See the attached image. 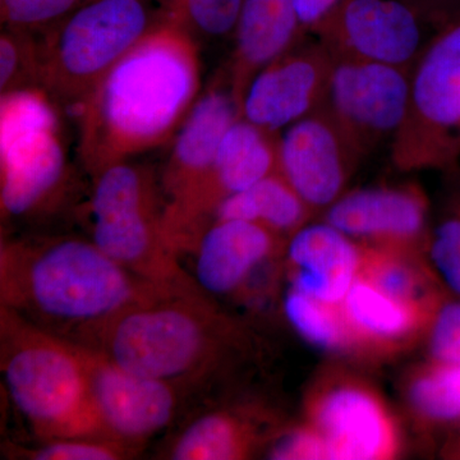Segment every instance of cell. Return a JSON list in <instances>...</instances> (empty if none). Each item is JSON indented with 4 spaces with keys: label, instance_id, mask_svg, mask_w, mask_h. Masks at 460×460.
I'll list each match as a JSON object with an SVG mask.
<instances>
[{
    "label": "cell",
    "instance_id": "obj_27",
    "mask_svg": "<svg viewBox=\"0 0 460 460\" xmlns=\"http://www.w3.org/2000/svg\"><path fill=\"white\" fill-rule=\"evenodd\" d=\"M8 454L29 460H124L135 458L138 449L109 438H66L44 440L36 447L11 445Z\"/></svg>",
    "mask_w": 460,
    "mask_h": 460
},
{
    "label": "cell",
    "instance_id": "obj_16",
    "mask_svg": "<svg viewBox=\"0 0 460 460\" xmlns=\"http://www.w3.org/2000/svg\"><path fill=\"white\" fill-rule=\"evenodd\" d=\"M229 84H214L199 96L180 132L160 178L165 206L189 196L210 172L226 133L241 118Z\"/></svg>",
    "mask_w": 460,
    "mask_h": 460
},
{
    "label": "cell",
    "instance_id": "obj_25",
    "mask_svg": "<svg viewBox=\"0 0 460 460\" xmlns=\"http://www.w3.org/2000/svg\"><path fill=\"white\" fill-rule=\"evenodd\" d=\"M337 305L323 304L292 289L286 299V314L293 328L314 345L337 349L353 341Z\"/></svg>",
    "mask_w": 460,
    "mask_h": 460
},
{
    "label": "cell",
    "instance_id": "obj_7",
    "mask_svg": "<svg viewBox=\"0 0 460 460\" xmlns=\"http://www.w3.org/2000/svg\"><path fill=\"white\" fill-rule=\"evenodd\" d=\"M66 153L56 104L27 87L0 100V210L3 222L45 213L68 184Z\"/></svg>",
    "mask_w": 460,
    "mask_h": 460
},
{
    "label": "cell",
    "instance_id": "obj_30",
    "mask_svg": "<svg viewBox=\"0 0 460 460\" xmlns=\"http://www.w3.org/2000/svg\"><path fill=\"white\" fill-rule=\"evenodd\" d=\"M91 0H0L2 21L8 29L31 30L53 26Z\"/></svg>",
    "mask_w": 460,
    "mask_h": 460
},
{
    "label": "cell",
    "instance_id": "obj_22",
    "mask_svg": "<svg viewBox=\"0 0 460 460\" xmlns=\"http://www.w3.org/2000/svg\"><path fill=\"white\" fill-rule=\"evenodd\" d=\"M310 213V206L278 171L226 199L215 213V220H247L283 235L295 234Z\"/></svg>",
    "mask_w": 460,
    "mask_h": 460
},
{
    "label": "cell",
    "instance_id": "obj_14",
    "mask_svg": "<svg viewBox=\"0 0 460 460\" xmlns=\"http://www.w3.org/2000/svg\"><path fill=\"white\" fill-rule=\"evenodd\" d=\"M361 154L323 107L288 127L279 136V172L313 208L332 206Z\"/></svg>",
    "mask_w": 460,
    "mask_h": 460
},
{
    "label": "cell",
    "instance_id": "obj_20",
    "mask_svg": "<svg viewBox=\"0 0 460 460\" xmlns=\"http://www.w3.org/2000/svg\"><path fill=\"white\" fill-rule=\"evenodd\" d=\"M228 84L239 109L261 69L302 40L293 0H243L235 25Z\"/></svg>",
    "mask_w": 460,
    "mask_h": 460
},
{
    "label": "cell",
    "instance_id": "obj_31",
    "mask_svg": "<svg viewBox=\"0 0 460 460\" xmlns=\"http://www.w3.org/2000/svg\"><path fill=\"white\" fill-rule=\"evenodd\" d=\"M431 257L450 289L460 295V208L435 230Z\"/></svg>",
    "mask_w": 460,
    "mask_h": 460
},
{
    "label": "cell",
    "instance_id": "obj_5",
    "mask_svg": "<svg viewBox=\"0 0 460 460\" xmlns=\"http://www.w3.org/2000/svg\"><path fill=\"white\" fill-rule=\"evenodd\" d=\"M89 204L93 243L127 270L151 283L199 292L163 230L164 195L153 169L119 163L93 178ZM204 292V290H202Z\"/></svg>",
    "mask_w": 460,
    "mask_h": 460
},
{
    "label": "cell",
    "instance_id": "obj_13",
    "mask_svg": "<svg viewBox=\"0 0 460 460\" xmlns=\"http://www.w3.org/2000/svg\"><path fill=\"white\" fill-rule=\"evenodd\" d=\"M334 58L317 39L296 42L253 78L242 104V117L279 133L325 102Z\"/></svg>",
    "mask_w": 460,
    "mask_h": 460
},
{
    "label": "cell",
    "instance_id": "obj_34",
    "mask_svg": "<svg viewBox=\"0 0 460 460\" xmlns=\"http://www.w3.org/2000/svg\"><path fill=\"white\" fill-rule=\"evenodd\" d=\"M304 35L316 33L337 9L341 0H293Z\"/></svg>",
    "mask_w": 460,
    "mask_h": 460
},
{
    "label": "cell",
    "instance_id": "obj_19",
    "mask_svg": "<svg viewBox=\"0 0 460 460\" xmlns=\"http://www.w3.org/2000/svg\"><path fill=\"white\" fill-rule=\"evenodd\" d=\"M363 251L330 224L296 230L288 248L292 289L323 304L339 305L358 278Z\"/></svg>",
    "mask_w": 460,
    "mask_h": 460
},
{
    "label": "cell",
    "instance_id": "obj_26",
    "mask_svg": "<svg viewBox=\"0 0 460 460\" xmlns=\"http://www.w3.org/2000/svg\"><path fill=\"white\" fill-rule=\"evenodd\" d=\"M410 398L416 410L428 419H460V365L436 363L414 378Z\"/></svg>",
    "mask_w": 460,
    "mask_h": 460
},
{
    "label": "cell",
    "instance_id": "obj_21",
    "mask_svg": "<svg viewBox=\"0 0 460 460\" xmlns=\"http://www.w3.org/2000/svg\"><path fill=\"white\" fill-rule=\"evenodd\" d=\"M341 316L354 339L394 343L416 332L425 321V311L390 298L368 281L357 278L343 302Z\"/></svg>",
    "mask_w": 460,
    "mask_h": 460
},
{
    "label": "cell",
    "instance_id": "obj_18",
    "mask_svg": "<svg viewBox=\"0 0 460 460\" xmlns=\"http://www.w3.org/2000/svg\"><path fill=\"white\" fill-rule=\"evenodd\" d=\"M280 234L247 220H215L193 248L195 280L208 295L226 296L243 286L270 259Z\"/></svg>",
    "mask_w": 460,
    "mask_h": 460
},
{
    "label": "cell",
    "instance_id": "obj_32",
    "mask_svg": "<svg viewBox=\"0 0 460 460\" xmlns=\"http://www.w3.org/2000/svg\"><path fill=\"white\" fill-rule=\"evenodd\" d=\"M436 363L460 365V304H447L436 314L431 335Z\"/></svg>",
    "mask_w": 460,
    "mask_h": 460
},
{
    "label": "cell",
    "instance_id": "obj_1",
    "mask_svg": "<svg viewBox=\"0 0 460 460\" xmlns=\"http://www.w3.org/2000/svg\"><path fill=\"white\" fill-rule=\"evenodd\" d=\"M199 87L201 63L192 33L165 18L75 111L78 157L90 177L174 137L198 102Z\"/></svg>",
    "mask_w": 460,
    "mask_h": 460
},
{
    "label": "cell",
    "instance_id": "obj_9",
    "mask_svg": "<svg viewBox=\"0 0 460 460\" xmlns=\"http://www.w3.org/2000/svg\"><path fill=\"white\" fill-rule=\"evenodd\" d=\"M278 171L279 133L238 118L224 136L214 165L201 183L178 204L164 206L166 241L180 256L192 252L226 199Z\"/></svg>",
    "mask_w": 460,
    "mask_h": 460
},
{
    "label": "cell",
    "instance_id": "obj_23",
    "mask_svg": "<svg viewBox=\"0 0 460 460\" xmlns=\"http://www.w3.org/2000/svg\"><path fill=\"white\" fill-rule=\"evenodd\" d=\"M259 435L248 420L213 411L193 420L175 438L168 452L174 460L244 459L255 450Z\"/></svg>",
    "mask_w": 460,
    "mask_h": 460
},
{
    "label": "cell",
    "instance_id": "obj_33",
    "mask_svg": "<svg viewBox=\"0 0 460 460\" xmlns=\"http://www.w3.org/2000/svg\"><path fill=\"white\" fill-rule=\"evenodd\" d=\"M272 459H329L328 447L319 432L314 429H298L283 436L272 447Z\"/></svg>",
    "mask_w": 460,
    "mask_h": 460
},
{
    "label": "cell",
    "instance_id": "obj_28",
    "mask_svg": "<svg viewBox=\"0 0 460 460\" xmlns=\"http://www.w3.org/2000/svg\"><path fill=\"white\" fill-rule=\"evenodd\" d=\"M27 87H40V45L29 31L8 29L0 38V91Z\"/></svg>",
    "mask_w": 460,
    "mask_h": 460
},
{
    "label": "cell",
    "instance_id": "obj_2",
    "mask_svg": "<svg viewBox=\"0 0 460 460\" xmlns=\"http://www.w3.org/2000/svg\"><path fill=\"white\" fill-rule=\"evenodd\" d=\"M172 293L187 292L133 274L93 239L58 235L0 242V305L63 338Z\"/></svg>",
    "mask_w": 460,
    "mask_h": 460
},
{
    "label": "cell",
    "instance_id": "obj_4",
    "mask_svg": "<svg viewBox=\"0 0 460 460\" xmlns=\"http://www.w3.org/2000/svg\"><path fill=\"white\" fill-rule=\"evenodd\" d=\"M0 368L12 401L40 441L113 440L93 407L77 343L35 325L4 305H0Z\"/></svg>",
    "mask_w": 460,
    "mask_h": 460
},
{
    "label": "cell",
    "instance_id": "obj_15",
    "mask_svg": "<svg viewBox=\"0 0 460 460\" xmlns=\"http://www.w3.org/2000/svg\"><path fill=\"white\" fill-rule=\"evenodd\" d=\"M329 459L374 460L394 456L395 426L385 407L365 387L345 384L326 390L311 411Z\"/></svg>",
    "mask_w": 460,
    "mask_h": 460
},
{
    "label": "cell",
    "instance_id": "obj_3",
    "mask_svg": "<svg viewBox=\"0 0 460 460\" xmlns=\"http://www.w3.org/2000/svg\"><path fill=\"white\" fill-rule=\"evenodd\" d=\"M232 339V323L199 290L133 305L69 341L124 370L177 386L210 374Z\"/></svg>",
    "mask_w": 460,
    "mask_h": 460
},
{
    "label": "cell",
    "instance_id": "obj_11",
    "mask_svg": "<svg viewBox=\"0 0 460 460\" xmlns=\"http://www.w3.org/2000/svg\"><path fill=\"white\" fill-rule=\"evenodd\" d=\"M411 69L334 59L325 107L361 155L394 138L408 111Z\"/></svg>",
    "mask_w": 460,
    "mask_h": 460
},
{
    "label": "cell",
    "instance_id": "obj_29",
    "mask_svg": "<svg viewBox=\"0 0 460 460\" xmlns=\"http://www.w3.org/2000/svg\"><path fill=\"white\" fill-rule=\"evenodd\" d=\"M243 0H171L168 20L205 36L226 35L237 25Z\"/></svg>",
    "mask_w": 460,
    "mask_h": 460
},
{
    "label": "cell",
    "instance_id": "obj_17",
    "mask_svg": "<svg viewBox=\"0 0 460 460\" xmlns=\"http://www.w3.org/2000/svg\"><path fill=\"white\" fill-rule=\"evenodd\" d=\"M426 214L428 205L419 190H363L341 196L330 206L326 223L381 247L408 248L422 235Z\"/></svg>",
    "mask_w": 460,
    "mask_h": 460
},
{
    "label": "cell",
    "instance_id": "obj_12",
    "mask_svg": "<svg viewBox=\"0 0 460 460\" xmlns=\"http://www.w3.org/2000/svg\"><path fill=\"white\" fill-rule=\"evenodd\" d=\"M77 345L93 407L109 438L140 449L148 438L172 422L177 411V386L124 370L96 350Z\"/></svg>",
    "mask_w": 460,
    "mask_h": 460
},
{
    "label": "cell",
    "instance_id": "obj_6",
    "mask_svg": "<svg viewBox=\"0 0 460 460\" xmlns=\"http://www.w3.org/2000/svg\"><path fill=\"white\" fill-rule=\"evenodd\" d=\"M151 0H91L58 21L40 45V87L77 109L151 29Z\"/></svg>",
    "mask_w": 460,
    "mask_h": 460
},
{
    "label": "cell",
    "instance_id": "obj_24",
    "mask_svg": "<svg viewBox=\"0 0 460 460\" xmlns=\"http://www.w3.org/2000/svg\"><path fill=\"white\" fill-rule=\"evenodd\" d=\"M405 250L380 246L363 251L358 277L390 298L429 313L432 305L426 296L425 278L413 263L405 261Z\"/></svg>",
    "mask_w": 460,
    "mask_h": 460
},
{
    "label": "cell",
    "instance_id": "obj_8",
    "mask_svg": "<svg viewBox=\"0 0 460 460\" xmlns=\"http://www.w3.org/2000/svg\"><path fill=\"white\" fill-rule=\"evenodd\" d=\"M392 148L404 171L445 168L460 156V14L435 32L411 66L407 115Z\"/></svg>",
    "mask_w": 460,
    "mask_h": 460
},
{
    "label": "cell",
    "instance_id": "obj_10",
    "mask_svg": "<svg viewBox=\"0 0 460 460\" xmlns=\"http://www.w3.org/2000/svg\"><path fill=\"white\" fill-rule=\"evenodd\" d=\"M423 9L410 0H341L314 33L334 59L411 69L432 36Z\"/></svg>",
    "mask_w": 460,
    "mask_h": 460
}]
</instances>
